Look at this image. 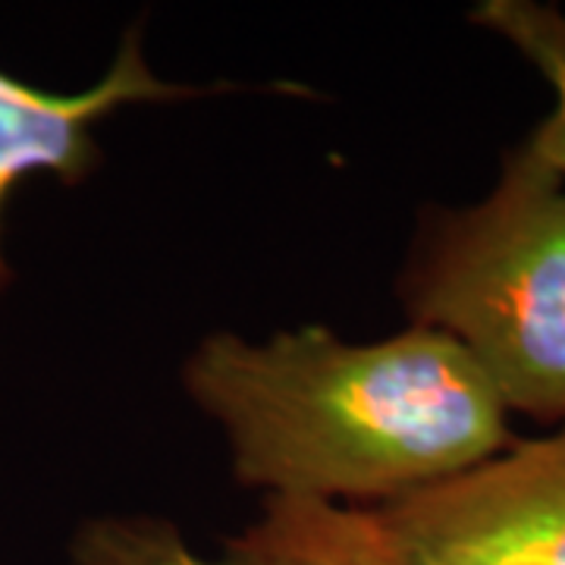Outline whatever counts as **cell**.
<instances>
[{
    "instance_id": "obj_3",
    "label": "cell",
    "mask_w": 565,
    "mask_h": 565,
    "mask_svg": "<svg viewBox=\"0 0 565 565\" xmlns=\"http://www.w3.org/2000/svg\"><path fill=\"white\" fill-rule=\"evenodd\" d=\"M371 512L399 565H565V424Z\"/></svg>"
},
{
    "instance_id": "obj_1",
    "label": "cell",
    "mask_w": 565,
    "mask_h": 565,
    "mask_svg": "<svg viewBox=\"0 0 565 565\" xmlns=\"http://www.w3.org/2000/svg\"><path fill=\"white\" fill-rule=\"evenodd\" d=\"M185 386L223 427L236 478L270 497L377 509L512 444L509 408L478 362L418 323L377 343L321 327L267 343L221 333L195 349Z\"/></svg>"
},
{
    "instance_id": "obj_2",
    "label": "cell",
    "mask_w": 565,
    "mask_h": 565,
    "mask_svg": "<svg viewBox=\"0 0 565 565\" xmlns=\"http://www.w3.org/2000/svg\"><path fill=\"white\" fill-rule=\"evenodd\" d=\"M418 327L478 362L505 408L565 424V177L522 145L490 195L446 211L405 280Z\"/></svg>"
},
{
    "instance_id": "obj_5",
    "label": "cell",
    "mask_w": 565,
    "mask_h": 565,
    "mask_svg": "<svg viewBox=\"0 0 565 565\" xmlns=\"http://www.w3.org/2000/svg\"><path fill=\"white\" fill-rule=\"evenodd\" d=\"M180 95L151 76L136 39L122 41L120 54L102 82L79 95L41 92L0 73V211L13 182L47 170L66 182L82 180L95 167V126L122 104L161 102ZM10 270L0 252V289Z\"/></svg>"
},
{
    "instance_id": "obj_6",
    "label": "cell",
    "mask_w": 565,
    "mask_h": 565,
    "mask_svg": "<svg viewBox=\"0 0 565 565\" xmlns=\"http://www.w3.org/2000/svg\"><path fill=\"white\" fill-rule=\"evenodd\" d=\"M471 20L509 41L553 85L556 104L531 132L525 148L531 158L565 177V7L537 0H484L471 10Z\"/></svg>"
},
{
    "instance_id": "obj_4",
    "label": "cell",
    "mask_w": 565,
    "mask_h": 565,
    "mask_svg": "<svg viewBox=\"0 0 565 565\" xmlns=\"http://www.w3.org/2000/svg\"><path fill=\"white\" fill-rule=\"evenodd\" d=\"M85 565H399L371 509L308 497H267L262 519L217 556L173 534L107 531L85 544Z\"/></svg>"
}]
</instances>
